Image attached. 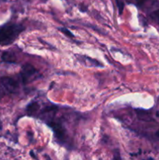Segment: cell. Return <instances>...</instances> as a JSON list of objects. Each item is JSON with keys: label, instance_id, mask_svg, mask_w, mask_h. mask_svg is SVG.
Listing matches in <instances>:
<instances>
[{"label": "cell", "instance_id": "cell-1", "mask_svg": "<svg viewBox=\"0 0 159 160\" xmlns=\"http://www.w3.org/2000/svg\"><path fill=\"white\" fill-rule=\"evenodd\" d=\"M24 31L21 24H9L0 29V46L12 44L18 36Z\"/></svg>", "mask_w": 159, "mask_h": 160}, {"label": "cell", "instance_id": "cell-2", "mask_svg": "<svg viewBox=\"0 0 159 160\" xmlns=\"http://www.w3.org/2000/svg\"><path fill=\"white\" fill-rule=\"evenodd\" d=\"M18 88L17 81L9 77L0 78V100L5 96L13 93Z\"/></svg>", "mask_w": 159, "mask_h": 160}, {"label": "cell", "instance_id": "cell-3", "mask_svg": "<svg viewBox=\"0 0 159 160\" xmlns=\"http://www.w3.org/2000/svg\"><path fill=\"white\" fill-rule=\"evenodd\" d=\"M37 70L35 67L30 63H26L22 67L20 70V78L23 84L31 82L37 78Z\"/></svg>", "mask_w": 159, "mask_h": 160}, {"label": "cell", "instance_id": "cell-4", "mask_svg": "<svg viewBox=\"0 0 159 160\" xmlns=\"http://www.w3.org/2000/svg\"><path fill=\"white\" fill-rule=\"evenodd\" d=\"M131 1L140 9H147L152 7L155 4L157 0H131Z\"/></svg>", "mask_w": 159, "mask_h": 160}, {"label": "cell", "instance_id": "cell-5", "mask_svg": "<svg viewBox=\"0 0 159 160\" xmlns=\"http://www.w3.org/2000/svg\"><path fill=\"white\" fill-rule=\"evenodd\" d=\"M50 126L54 131L56 137L59 138V139H62L65 137V130L62 128V124H59V123H52V124L50 125Z\"/></svg>", "mask_w": 159, "mask_h": 160}, {"label": "cell", "instance_id": "cell-6", "mask_svg": "<svg viewBox=\"0 0 159 160\" xmlns=\"http://www.w3.org/2000/svg\"><path fill=\"white\" fill-rule=\"evenodd\" d=\"M2 59L5 62H8V63H14L17 62V58H16L15 54L12 52L6 51L4 52L2 55Z\"/></svg>", "mask_w": 159, "mask_h": 160}, {"label": "cell", "instance_id": "cell-7", "mask_svg": "<svg viewBox=\"0 0 159 160\" xmlns=\"http://www.w3.org/2000/svg\"><path fill=\"white\" fill-rule=\"evenodd\" d=\"M38 108H39V105L37 104V102H34V103H31V104H30L29 106H27L26 110H27V112H29L30 114H33L34 113L37 109H38Z\"/></svg>", "mask_w": 159, "mask_h": 160}, {"label": "cell", "instance_id": "cell-8", "mask_svg": "<svg viewBox=\"0 0 159 160\" xmlns=\"http://www.w3.org/2000/svg\"><path fill=\"white\" fill-rule=\"evenodd\" d=\"M151 17L153 19V20H156V21L159 22V8L156 10L153 11L151 13Z\"/></svg>", "mask_w": 159, "mask_h": 160}, {"label": "cell", "instance_id": "cell-9", "mask_svg": "<svg viewBox=\"0 0 159 160\" xmlns=\"http://www.w3.org/2000/svg\"><path fill=\"white\" fill-rule=\"evenodd\" d=\"M116 4L118 6V11H119V14H121L123 12V9H124V3L122 0H116Z\"/></svg>", "mask_w": 159, "mask_h": 160}, {"label": "cell", "instance_id": "cell-10", "mask_svg": "<svg viewBox=\"0 0 159 160\" xmlns=\"http://www.w3.org/2000/svg\"><path fill=\"white\" fill-rule=\"evenodd\" d=\"M59 31H60L61 32L63 33L64 34H65V35H66V36H69V37H70V38H73V37H74V35H73V34H72V33L70 32V31H69L68 29H66V28H59Z\"/></svg>", "mask_w": 159, "mask_h": 160}, {"label": "cell", "instance_id": "cell-11", "mask_svg": "<svg viewBox=\"0 0 159 160\" xmlns=\"http://www.w3.org/2000/svg\"><path fill=\"white\" fill-rule=\"evenodd\" d=\"M156 136H157V138L159 139V129H158V131H157V132H156Z\"/></svg>", "mask_w": 159, "mask_h": 160}]
</instances>
